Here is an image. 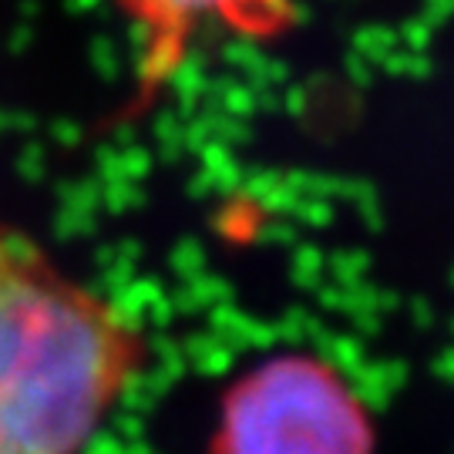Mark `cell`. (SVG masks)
<instances>
[{
    "label": "cell",
    "instance_id": "6da1fadb",
    "mask_svg": "<svg viewBox=\"0 0 454 454\" xmlns=\"http://www.w3.org/2000/svg\"><path fill=\"white\" fill-rule=\"evenodd\" d=\"M145 357L129 309L0 226V454H82Z\"/></svg>",
    "mask_w": 454,
    "mask_h": 454
},
{
    "label": "cell",
    "instance_id": "7a4b0ae2",
    "mask_svg": "<svg viewBox=\"0 0 454 454\" xmlns=\"http://www.w3.org/2000/svg\"><path fill=\"white\" fill-rule=\"evenodd\" d=\"M360 411L337 377L273 360L229 390L212 454H364Z\"/></svg>",
    "mask_w": 454,
    "mask_h": 454
},
{
    "label": "cell",
    "instance_id": "3957f363",
    "mask_svg": "<svg viewBox=\"0 0 454 454\" xmlns=\"http://www.w3.org/2000/svg\"><path fill=\"white\" fill-rule=\"evenodd\" d=\"M112 7L135 41L138 101L172 82L202 37L270 44L300 20L296 0H112Z\"/></svg>",
    "mask_w": 454,
    "mask_h": 454
}]
</instances>
